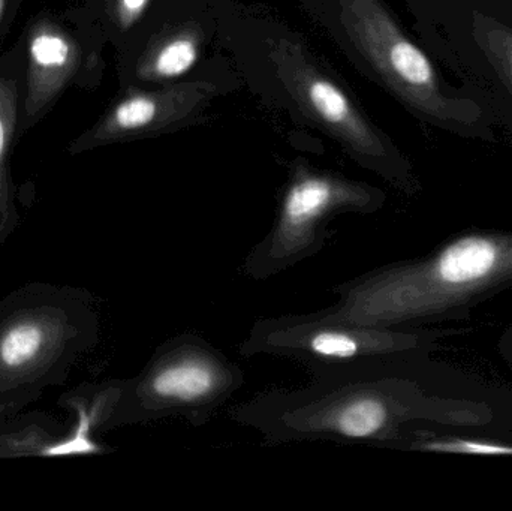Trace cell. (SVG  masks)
<instances>
[{
    "mask_svg": "<svg viewBox=\"0 0 512 511\" xmlns=\"http://www.w3.org/2000/svg\"><path fill=\"white\" fill-rule=\"evenodd\" d=\"M245 374L195 333H179L153 351L140 374L123 383L104 431L183 419L201 428L245 386Z\"/></svg>",
    "mask_w": 512,
    "mask_h": 511,
    "instance_id": "cell-1",
    "label": "cell"
},
{
    "mask_svg": "<svg viewBox=\"0 0 512 511\" xmlns=\"http://www.w3.org/2000/svg\"><path fill=\"white\" fill-rule=\"evenodd\" d=\"M382 201L381 192L363 183L298 168L280 198L273 227L249 252L243 272L255 281L286 272L324 249L336 216L373 213Z\"/></svg>",
    "mask_w": 512,
    "mask_h": 511,
    "instance_id": "cell-2",
    "label": "cell"
},
{
    "mask_svg": "<svg viewBox=\"0 0 512 511\" xmlns=\"http://www.w3.org/2000/svg\"><path fill=\"white\" fill-rule=\"evenodd\" d=\"M423 345V336L418 333L361 326L318 311L256 320L239 351L245 357L294 360L315 378L337 369L406 359Z\"/></svg>",
    "mask_w": 512,
    "mask_h": 511,
    "instance_id": "cell-3",
    "label": "cell"
},
{
    "mask_svg": "<svg viewBox=\"0 0 512 511\" xmlns=\"http://www.w3.org/2000/svg\"><path fill=\"white\" fill-rule=\"evenodd\" d=\"M340 21L355 47L409 107L436 122H478L480 107L444 95L429 57L403 35L379 0H342Z\"/></svg>",
    "mask_w": 512,
    "mask_h": 511,
    "instance_id": "cell-4",
    "label": "cell"
},
{
    "mask_svg": "<svg viewBox=\"0 0 512 511\" xmlns=\"http://www.w3.org/2000/svg\"><path fill=\"white\" fill-rule=\"evenodd\" d=\"M270 57L283 87L307 116L358 155L369 159L387 156L381 138L358 113L351 99L313 65L300 45L279 39L271 47Z\"/></svg>",
    "mask_w": 512,
    "mask_h": 511,
    "instance_id": "cell-5",
    "label": "cell"
},
{
    "mask_svg": "<svg viewBox=\"0 0 512 511\" xmlns=\"http://www.w3.org/2000/svg\"><path fill=\"white\" fill-rule=\"evenodd\" d=\"M96 315L90 314L65 329L57 315L47 311H21L0 330V380H35L59 360L63 344L89 347L98 332Z\"/></svg>",
    "mask_w": 512,
    "mask_h": 511,
    "instance_id": "cell-6",
    "label": "cell"
},
{
    "mask_svg": "<svg viewBox=\"0 0 512 511\" xmlns=\"http://www.w3.org/2000/svg\"><path fill=\"white\" fill-rule=\"evenodd\" d=\"M213 90L209 83H186L128 96L101 123L98 137L116 138L164 128L188 116Z\"/></svg>",
    "mask_w": 512,
    "mask_h": 511,
    "instance_id": "cell-7",
    "label": "cell"
},
{
    "mask_svg": "<svg viewBox=\"0 0 512 511\" xmlns=\"http://www.w3.org/2000/svg\"><path fill=\"white\" fill-rule=\"evenodd\" d=\"M77 63L74 42L56 26L44 24L33 30L29 41V80L26 110L35 116L62 89Z\"/></svg>",
    "mask_w": 512,
    "mask_h": 511,
    "instance_id": "cell-8",
    "label": "cell"
},
{
    "mask_svg": "<svg viewBox=\"0 0 512 511\" xmlns=\"http://www.w3.org/2000/svg\"><path fill=\"white\" fill-rule=\"evenodd\" d=\"M200 54V39L192 32H179L165 39L141 63L140 77L167 80L188 72Z\"/></svg>",
    "mask_w": 512,
    "mask_h": 511,
    "instance_id": "cell-9",
    "label": "cell"
},
{
    "mask_svg": "<svg viewBox=\"0 0 512 511\" xmlns=\"http://www.w3.org/2000/svg\"><path fill=\"white\" fill-rule=\"evenodd\" d=\"M475 36L481 50L512 93V29L496 21L477 17Z\"/></svg>",
    "mask_w": 512,
    "mask_h": 511,
    "instance_id": "cell-10",
    "label": "cell"
},
{
    "mask_svg": "<svg viewBox=\"0 0 512 511\" xmlns=\"http://www.w3.org/2000/svg\"><path fill=\"white\" fill-rule=\"evenodd\" d=\"M17 84L8 77H0V213L8 207V176L6 158L11 147L17 122Z\"/></svg>",
    "mask_w": 512,
    "mask_h": 511,
    "instance_id": "cell-11",
    "label": "cell"
},
{
    "mask_svg": "<svg viewBox=\"0 0 512 511\" xmlns=\"http://www.w3.org/2000/svg\"><path fill=\"white\" fill-rule=\"evenodd\" d=\"M411 449L435 453H459V455L512 456V446L480 443V441H426V443L412 444Z\"/></svg>",
    "mask_w": 512,
    "mask_h": 511,
    "instance_id": "cell-12",
    "label": "cell"
},
{
    "mask_svg": "<svg viewBox=\"0 0 512 511\" xmlns=\"http://www.w3.org/2000/svg\"><path fill=\"white\" fill-rule=\"evenodd\" d=\"M150 0H117V20L123 29H128L140 20Z\"/></svg>",
    "mask_w": 512,
    "mask_h": 511,
    "instance_id": "cell-13",
    "label": "cell"
},
{
    "mask_svg": "<svg viewBox=\"0 0 512 511\" xmlns=\"http://www.w3.org/2000/svg\"><path fill=\"white\" fill-rule=\"evenodd\" d=\"M6 0H0V20H2L3 11H5Z\"/></svg>",
    "mask_w": 512,
    "mask_h": 511,
    "instance_id": "cell-14",
    "label": "cell"
}]
</instances>
